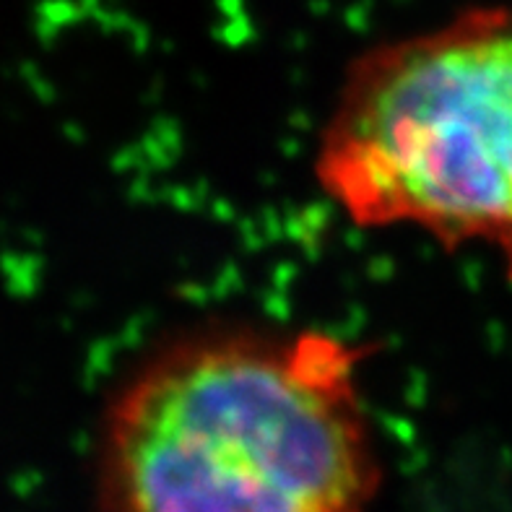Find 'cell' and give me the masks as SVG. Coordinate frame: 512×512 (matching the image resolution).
I'll list each match as a JSON object with an SVG mask.
<instances>
[{"label":"cell","mask_w":512,"mask_h":512,"mask_svg":"<svg viewBox=\"0 0 512 512\" xmlns=\"http://www.w3.org/2000/svg\"><path fill=\"white\" fill-rule=\"evenodd\" d=\"M315 172L357 227L497 247L512 273V8H466L357 55Z\"/></svg>","instance_id":"2"},{"label":"cell","mask_w":512,"mask_h":512,"mask_svg":"<svg viewBox=\"0 0 512 512\" xmlns=\"http://www.w3.org/2000/svg\"><path fill=\"white\" fill-rule=\"evenodd\" d=\"M323 331L214 325L130 372L104 414L102 512H367L383 471L357 370Z\"/></svg>","instance_id":"1"}]
</instances>
